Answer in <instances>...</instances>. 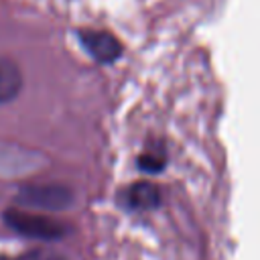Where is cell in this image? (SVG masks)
Wrapping results in <instances>:
<instances>
[{"instance_id":"cell-1","label":"cell","mask_w":260,"mask_h":260,"mask_svg":"<svg viewBox=\"0 0 260 260\" xmlns=\"http://www.w3.org/2000/svg\"><path fill=\"white\" fill-rule=\"evenodd\" d=\"M4 221L10 230H14L20 236L35 238V240H45V242H55L63 240L65 236L71 234V225L53 219L43 213H32L28 209H8L4 211Z\"/></svg>"},{"instance_id":"cell-2","label":"cell","mask_w":260,"mask_h":260,"mask_svg":"<svg viewBox=\"0 0 260 260\" xmlns=\"http://www.w3.org/2000/svg\"><path fill=\"white\" fill-rule=\"evenodd\" d=\"M14 199L28 211H65L73 205V191L57 183L26 185Z\"/></svg>"},{"instance_id":"cell-3","label":"cell","mask_w":260,"mask_h":260,"mask_svg":"<svg viewBox=\"0 0 260 260\" xmlns=\"http://www.w3.org/2000/svg\"><path fill=\"white\" fill-rule=\"evenodd\" d=\"M79 41H81L83 49L98 63H112L122 55L120 41L106 30H93V28L79 30Z\"/></svg>"},{"instance_id":"cell-4","label":"cell","mask_w":260,"mask_h":260,"mask_svg":"<svg viewBox=\"0 0 260 260\" xmlns=\"http://www.w3.org/2000/svg\"><path fill=\"white\" fill-rule=\"evenodd\" d=\"M162 193L154 183L148 181H138L132 183L124 193H122V205L134 211H146V209H154L160 205Z\"/></svg>"},{"instance_id":"cell-5","label":"cell","mask_w":260,"mask_h":260,"mask_svg":"<svg viewBox=\"0 0 260 260\" xmlns=\"http://www.w3.org/2000/svg\"><path fill=\"white\" fill-rule=\"evenodd\" d=\"M22 71L10 57H0V104L12 102L22 89Z\"/></svg>"},{"instance_id":"cell-6","label":"cell","mask_w":260,"mask_h":260,"mask_svg":"<svg viewBox=\"0 0 260 260\" xmlns=\"http://www.w3.org/2000/svg\"><path fill=\"white\" fill-rule=\"evenodd\" d=\"M165 162H167V158H165V154L158 152V150H146V152H142L140 158H138V167H140L144 173H160L162 167H165Z\"/></svg>"}]
</instances>
